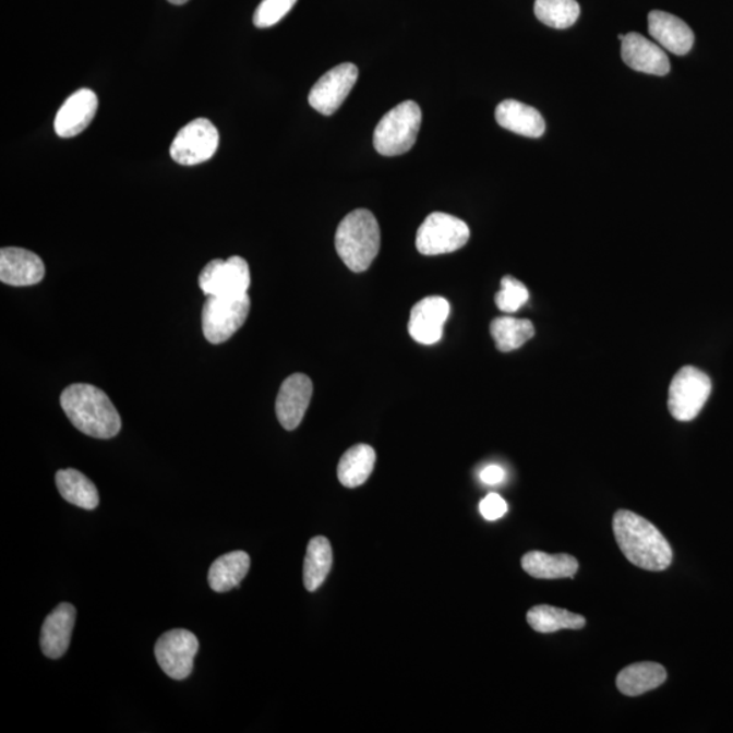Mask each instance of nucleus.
Segmentation results:
<instances>
[{"label":"nucleus","instance_id":"1","mask_svg":"<svg viewBox=\"0 0 733 733\" xmlns=\"http://www.w3.org/2000/svg\"><path fill=\"white\" fill-rule=\"evenodd\" d=\"M613 530L622 553L638 568L662 572L672 563V549L651 521L632 510L614 515Z\"/></svg>","mask_w":733,"mask_h":733},{"label":"nucleus","instance_id":"2","mask_svg":"<svg viewBox=\"0 0 733 733\" xmlns=\"http://www.w3.org/2000/svg\"><path fill=\"white\" fill-rule=\"evenodd\" d=\"M60 404L72 425L85 435L96 438L119 435L120 414L101 388L76 383L64 388Z\"/></svg>","mask_w":733,"mask_h":733},{"label":"nucleus","instance_id":"3","mask_svg":"<svg viewBox=\"0 0 733 733\" xmlns=\"http://www.w3.org/2000/svg\"><path fill=\"white\" fill-rule=\"evenodd\" d=\"M381 248V229L369 209L348 214L336 231V250L352 272H364L374 263Z\"/></svg>","mask_w":733,"mask_h":733},{"label":"nucleus","instance_id":"4","mask_svg":"<svg viewBox=\"0 0 733 733\" xmlns=\"http://www.w3.org/2000/svg\"><path fill=\"white\" fill-rule=\"evenodd\" d=\"M421 109L414 101L398 104L383 116L374 132V146L385 157H396L412 149L421 127Z\"/></svg>","mask_w":733,"mask_h":733},{"label":"nucleus","instance_id":"5","mask_svg":"<svg viewBox=\"0 0 733 733\" xmlns=\"http://www.w3.org/2000/svg\"><path fill=\"white\" fill-rule=\"evenodd\" d=\"M712 393V382L704 371L693 365L683 366L672 380L669 392V409L677 421L697 418Z\"/></svg>","mask_w":733,"mask_h":733},{"label":"nucleus","instance_id":"6","mask_svg":"<svg viewBox=\"0 0 733 733\" xmlns=\"http://www.w3.org/2000/svg\"><path fill=\"white\" fill-rule=\"evenodd\" d=\"M249 311L248 293L232 298L208 297L202 314L204 337L211 344L230 340L248 320Z\"/></svg>","mask_w":733,"mask_h":733},{"label":"nucleus","instance_id":"7","mask_svg":"<svg viewBox=\"0 0 733 733\" xmlns=\"http://www.w3.org/2000/svg\"><path fill=\"white\" fill-rule=\"evenodd\" d=\"M469 226L464 220L444 213L426 216L419 227L416 248L424 255H438L457 252L468 243Z\"/></svg>","mask_w":733,"mask_h":733},{"label":"nucleus","instance_id":"8","mask_svg":"<svg viewBox=\"0 0 733 733\" xmlns=\"http://www.w3.org/2000/svg\"><path fill=\"white\" fill-rule=\"evenodd\" d=\"M199 286L207 297L247 296L250 287L249 264L240 255H232L229 260H213L200 274Z\"/></svg>","mask_w":733,"mask_h":733},{"label":"nucleus","instance_id":"9","mask_svg":"<svg viewBox=\"0 0 733 733\" xmlns=\"http://www.w3.org/2000/svg\"><path fill=\"white\" fill-rule=\"evenodd\" d=\"M219 147V132L207 119H196L177 133L170 155L175 163L194 166L207 163Z\"/></svg>","mask_w":733,"mask_h":733},{"label":"nucleus","instance_id":"10","mask_svg":"<svg viewBox=\"0 0 733 733\" xmlns=\"http://www.w3.org/2000/svg\"><path fill=\"white\" fill-rule=\"evenodd\" d=\"M197 651V637L185 629L166 632L155 644V658L159 668L176 681L187 680L192 674Z\"/></svg>","mask_w":733,"mask_h":733},{"label":"nucleus","instance_id":"11","mask_svg":"<svg viewBox=\"0 0 733 733\" xmlns=\"http://www.w3.org/2000/svg\"><path fill=\"white\" fill-rule=\"evenodd\" d=\"M358 76V67L352 63H344L327 71L310 91L311 108L325 116L336 113L357 85Z\"/></svg>","mask_w":733,"mask_h":733},{"label":"nucleus","instance_id":"12","mask_svg":"<svg viewBox=\"0 0 733 733\" xmlns=\"http://www.w3.org/2000/svg\"><path fill=\"white\" fill-rule=\"evenodd\" d=\"M313 397V382L304 374L288 376L280 387L276 399L277 420L287 431L301 425Z\"/></svg>","mask_w":733,"mask_h":733},{"label":"nucleus","instance_id":"13","mask_svg":"<svg viewBox=\"0 0 733 733\" xmlns=\"http://www.w3.org/2000/svg\"><path fill=\"white\" fill-rule=\"evenodd\" d=\"M449 303L442 297H428L416 303L410 313L408 331L414 341L432 346L441 341L443 326L449 315Z\"/></svg>","mask_w":733,"mask_h":733},{"label":"nucleus","instance_id":"14","mask_svg":"<svg viewBox=\"0 0 733 733\" xmlns=\"http://www.w3.org/2000/svg\"><path fill=\"white\" fill-rule=\"evenodd\" d=\"M621 44V57L632 70L657 76L669 74L670 60L659 44H654L638 33L625 35Z\"/></svg>","mask_w":733,"mask_h":733},{"label":"nucleus","instance_id":"15","mask_svg":"<svg viewBox=\"0 0 733 733\" xmlns=\"http://www.w3.org/2000/svg\"><path fill=\"white\" fill-rule=\"evenodd\" d=\"M46 276V265L37 254L21 248L0 250V280L4 285L26 287L38 285Z\"/></svg>","mask_w":733,"mask_h":733},{"label":"nucleus","instance_id":"16","mask_svg":"<svg viewBox=\"0 0 733 733\" xmlns=\"http://www.w3.org/2000/svg\"><path fill=\"white\" fill-rule=\"evenodd\" d=\"M98 98L91 88L71 94L61 105L57 118H55V132L60 137H74L86 130L96 116Z\"/></svg>","mask_w":733,"mask_h":733},{"label":"nucleus","instance_id":"17","mask_svg":"<svg viewBox=\"0 0 733 733\" xmlns=\"http://www.w3.org/2000/svg\"><path fill=\"white\" fill-rule=\"evenodd\" d=\"M648 32L660 47L677 57L690 52L696 40L692 27L685 21L660 10L649 13Z\"/></svg>","mask_w":733,"mask_h":733},{"label":"nucleus","instance_id":"18","mask_svg":"<svg viewBox=\"0 0 733 733\" xmlns=\"http://www.w3.org/2000/svg\"><path fill=\"white\" fill-rule=\"evenodd\" d=\"M76 610L70 603H61L44 621L40 644L43 653L49 659H60L70 647L74 629Z\"/></svg>","mask_w":733,"mask_h":733},{"label":"nucleus","instance_id":"19","mask_svg":"<svg viewBox=\"0 0 733 733\" xmlns=\"http://www.w3.org/2000/svg\"><path fill=\"white\" fill-rule=\"evenodd\" d=\"M496 121L504 130L526 137H541L546 124L536 108L515 99H505L496 108Z\"/></svg>","mask_w":733,"mask_h":733},{"label":"nucleus","instance_id":"20","mask_svg":"<svg viewBox=\"0 0 733 733\" xmlns=\"http://www.w3.org/2000/svg\"><path fill=\"white\" fill-rule=\"evenodd\" d=\"M668 680V671L658 663H635L622 670L616 676V687L622 694L629 697L641 696L654 690Z\"/></svg>","mask_w":733,"mask_h":733},{"label":"nucleus","instance_id":"21","mask_svg":"<svg viewBox=\"0 0 733 733\" xmlns=\"http://www.w3.org/2000/svg\"><path fill=\"white\" fill-rule=\"evenodd\" d=\"M524 569L536 579L555 580L574 577L579 563L569 554H548L543 552H529L521 558Z\"/></svg>","mask_w":733,"mask_h":733},{"label":"nucleus","instance_id":"22","mask_svg":"<svg viewBox=\"0 0 733 733\" xmlns=\"http://www.w3.org/2000/svg\"><path fill=\"white\" fill-rule=\"evenodd\" d=\"M250 569V557L247 552H231L221 555L211 565L208 572L209 587L215 592H229L232 588L240 587Z\"/></svg>","mask_w":733,"mask_h":733},{"label":"nucleus","instance_id":"23","mask_svg":"<svg viewBox=\"0 0 733 733\" xmlns=\"http://www.w3.org/2000/svg\"><path fill=\"white\" fill-rule=\"evenodd\" d=\"M376 462L375 449L369 444H357L343 455L337 477L346 488H358L370 479Z\"/></svg>","mask_w":733,"mask_h":733},{"label":"nucleus","instance_id":"24","mask_svg":"<svg viewBox=\"0 0 733 733\" xmlns=\"http://www.w3.org/2000/svg\"><path fill=\"white\" fill-rule=\"evenodd\" d=\"M57 486L65 502L87 510L98 507L99 494L97 488L81 471L75 469L59 470Z\"/></svg>","mask_w":733,"mask_h":733},{"label":"nucleus","instance_id":"25","mask_svg":"<svg viewBox=\"0 0 733 733\" xmlns=\"http://www.w3.org/2000/svg\"><path fill=\"white\" fill-rule=\"evenodd\" d=\"M333 565V552L329 540L315 537L309 542L303 565L305 590L314 592L324 585Z\"/></svg>","mask_w":733,"mask_h":733},{"label":"nucleus","instance_id":"26","mask_svg":"<svg viewBox=\"0 0 733 733\" xmlns=\"http://www.w3.org/2000/svg\"><path fill=\"white\" fill-rule=\"evenodd\" d=\"M527 622L538 633H554L563 629L579 630L586 626L582 615L570 613L565 609L541 604L530 609L527 613Z\"/></svg>","mask_w":733,"mask_h":733},{"label":"nucleus","instance_id":"27","mask_svg":"<svg viewBox=\"0 0 733 733\" xmlns=\"http://www.w3.org/2000/svg\"><path fill=\"white\" fill-rule=\"evenodd\" d=\"M534 325L529 320L500 316L491 324V335L498 351L513 352L534 337Z\"/></svg>","mask_w":733,"mask_h":733},{"label":"nucleus","instance_id":"28","mask_svg":"<svg viewBox=\"0 0 733 733\" xmlns=\"http://www.w3.org/2000/svg\"><path fill=\"white\" fill-rule=\"evenodd\" d=\"M534 13L553 29H568L579 20L580 5L576 0H536Z\"/></svg>","mask_w":733,"mask_h":733},{"label":"nucleus","instance_id":"29","mask_svg":"<svg viewBox=\"0 0 733 733\" xmlns=\"http://www.w3.org/2000/svg\"><path fill=\"white\" fill-rule=\"evenodd\" d=\"M530 293L524 283L513 276H505L496 296V304L503 313H515L529 301Z\"/></svg>","mask_w":733,"mask_h":733},{"label":"nucleus","instance_id":"30","mask_svg":"<svg viewBox=\"0 0 733 733\" xmlns=\"http://www.w3.org/2000/svg\"><path fill=\"white\" fill-rule=\"evenodd\" d=\"M297 2L298 0H263L255 10L254 25L261 29L276 25L290 13Z\"/></svg>","mask_w":733,"mask_h":733},{"label":"nucleus","instance_id":"31","mask_svg":"<svg viewBox=\"0 0 733 733\" xmlns=\"http://www.w3.org/2000/svg\"><path fill=\"white\" fill-rule=\"evenodd\" d=\"M508 505L497 493H489L480 503V513L486 520H497L507 514Z\"/></svg>","mask_w":733,"mask_h":733},{"label":"nucleus","instance_id":"32","mask_svg":"<svg viewBox=\"0 0 733 733\" xmlns=\"http://www.w3.org/2000/svg\"><path fill=\"white\" fill-rule=\"evenodd\" d=\"M481 481L486 485H497L505 479V471L503 468H500L497 465L486 466L484 470L481 471Z\"/></svg>","mask_w":733,"mask_h":733},{"label":"nucleus","instance_id":"33","mask_svg":"<svg viewBox=\"0 0 733 733\" xmlns=\"http://www.w3.org/2000/svg\"><path fill=\"white\" fill-rule=\"evenodd\" d=\"M168 2H170L171 4H176V5H181V4H185L187 2H189V0H168Z\"/></svg>","mask_w":733,"mask_h":733}]
</instances>
